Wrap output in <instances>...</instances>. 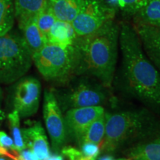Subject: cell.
<instances>
[{
	"mask_svg": "<svg viewBox=\"0 0 160 160\" xmlns=\"http://www.w3.org/2000/svg\"><path fill=\"white\" fill-rule=\"evenodd\" d=\"M131 160H160V132L155 137L133 145L128 151Z\"/></svg>",
	"mask_w": 160,
	"mask_h": 160,
	"instance_id": "9a60e30c",
	"label": "cell"
},
{
	"mask_svg": "<svg viewBox=\"0 0 160 160\" xmlns=\"http://www.w3.org/2000/svg\"><path fill=\"white\" fill-rule=\"evenodd\" d=\"M48 4V0H14L15 16L22 29Z\"/></svg>",
	"mask_w": 160,
	"mask_h": 160,
	"instance_id": "5bb4252c",
	"label": "cell"
},
{
	"mask_svg": "<svg viewBox=\"0 0 160 160\" xmlns=\"http://www.w3.org/2000/svg\"><path fill=\"white\" fill-rule=\"evenodd\" d=\"M8 122L10 129H11L12 139L14 142L16 149L18 152L22 151L25 148V142H24L22 130L20 126V116L19 113L13 110L8 114Z\"/></svg>",
	"mask_w": 160,
	"mask_h": 160,
	"instance_id": "44dd1931",
	"label": "cell"
},
{
	"mask_svg": "<svg viewBox=\"0 0 160 160\" xmlns=\"http://www.w3.org/2000/svg\"><path fill=\"white\" fill-rule=\"evenodd\" d=\"M17 160H39L31 150L25 148L19 152Z\"/></svg>",
	"mask_w": 160,
	"mask_h": 160,
	"instance_id": "484cf974",
	"label": "cell"
},
{
	"mask_svg": "<svg viewBox=\"0 0 160 160\" xmlns=\"http://www.w3.org/2000/svg\"><path fill=\"white\" fill-rule=\"evenodd\" d=\"M159 116L148 108L105 111V136L101 151L111 154L125 146L148 140L160 132Z\"/></svg>",
	"mask_w": 160,
	"mask_h": 160,
	"instance_id": "3957f363",
	"label": "cell"
},
{
	"mask_svg": "<svg viewBox=\"0 0 160 160\" xmlns=\"http://www.w3.org/2000/svg\"><path fill=\"white\" fill-rule=\"evenodd\" d=\"M105 113L98 118L88 128L78 146L84 143H93L101 146L105 136Z\"/></svg>",
	"mask_w": 160,
	"mask_h": 160,
	"instance_id": "d6986e66",
	"label": "cell"
},
{
	"mask_svg": "<svg viewBox=\"0 0 160 160\" xmlns=\"http://www.w3.org/2000/svg\"><path fill=\"white\" fill-rule=\"evenodd\" d=\"M122 11L128 14L134 16L141 8L145 5L147 0H122Z\"/></svg>",
	"mask_w": 160,
	"mask_h": 160,
	"instance_id": "d4e9b609",
	"label": "cell"
},
{
	"mask_svg": "<svg viewBox=\"0 0 160 160\" xmlns=\"http://www.w3.org/2000/svg\"><path fill=\"white\" fill-rule=\"evenodd\" d=\"M4 119V114H3V112L0 110V124H1L2 121Z\"/></svg>",
	"mask_w": 160,
	"mask_h": 160,
	"instance_id": "f546056e",
	"label": "cell"
},
{
	"mask_svg": "<svg viewBox=\"0 0 160 160\" xmlns=\"http://www.w3.org/2000/svg\"><path fill=\"white\" fill-rule=\"evenodd\" d=\"M45 160H65V158L61 154H51Z\"/></svg>",
	"mask_w": 160,
	"mask_h": 160,
	"instance_id": "4316f807",
	"label": "cell"
},
{
	"mask_svg": "<svg viewBox=\"0 0 160 160\" xmlns=\"http://www.w3.org/2000/svg\"><path fill=\"white\" fill-rule=\"evenodd\" d=\"M133 18L134 23L160 28V0H147Z\"/></svg>",
	"mask_w": 160,
	"mask_h": 160,
	"instance_id": "ac0fdd59",
	"label": "cell"
},
{
	"mask_svg": "<svg viewBox=\"0 0 160 160\" xmlns=\"http://www.w3.org/2000/svg\"><path fill=\"white\" fill-rule=\"evenodd\" d=\"M2 97V91H1V89H0V102H1Z\"/></svg>",
	"mask_w": 160,
	"mask_h": 160,
	"instance_id": "1f68e13d",
	"label": "cell"
},
{
	"mask_svg": "<svg viewBox=\"0 0 160 160\" xmlns=\"http://www.w3.org/2000/svg\"><path fill=\"white\" fill-rule=\"evenodd\" d=\"M116 10L104 0H84L71 24L79 37L91 35L114 21Z\"/></svg>",
	"mask_w": 160,
	"mask_h": 160,
	"instance_id": "8992f818",
	"label": "cell"
},
{
	"mask_svg": "<svg viewBox=\"0 0 160 160\" xmlns=\"http://www.w3.org/2000/svg\"><path fill=\"white\" fill-rule=\"evenodd\" d=\"M16 19L13 0H0V37L8 33Z\"/></svg>",
	"mask_w": 160,
	"mask_h": 160,
	"instance_id": "ffe728a7",
	"label": "cell"
},
{
	"mask_svg": "<svg viewBox=\"0 0 160 160\" xmlns=\"http://www.w3.org/2000/svg\"><path fill=\"white\" fill-rule=\"evenodd\" d=\"M78 36L71 22L57 20L47 35L48 43L70 47L75 45Z\"/></svg>",
	"mask_w": 160,
	"mask_h": 160,
	"instance_id": "4fadbf2b",
	"label": "cell"
},
{
	"mask_svg": "<svg viewBox=\"0 0 160 160\" xmlns=\"http://www.w3.org/2000/svg\"><path fill=\"white\" fill-rule=\"evenodd\" d=\"M18 153L13 139L4 131H0V156H7L10 159L17 160Z\"/></svg>",
	"mask_w": 160,
	"mask_h": 160,
	"instance_id": "603a6c76",
	"label": "cell"
},
{
	"mask_svg": "<svg viewBox=\"0 0 160 160\" xmlns=\"http://www.w3.org/2000/svg\"><path fill=\"white\" fill-rule=\"evenodd\" d=\"M119 25L114 21L85 37H78L77 77H94L106 88H111L118 59Z\"/></svg>",
	"mask_w": 160,
	"mask_h": 160,
	"instance_id": "7a4b0ae2",
	"label": "cell"
},
{
	"mask_svg": "<svg viewBox=\"0 0 160 160\" xmlns=\"http://www.w3.org/2000/svg\"><path fill=\"white\" fill-rule=\"evenodd\" d=\"M96 160H116L114 157L111 154H105L102 157H99Z\"/></svg>",
	"mask_w": 160,
	"mask_h": 160,
	"instance_id": "83f0119b",
	"label": "cell"
},
{
	"mask_svg": "<svg viewBox=\"0 0 160 160\" xmlns=\"http://www.w3.org/2000/svg\"><path fill=\"white\" fill-rule=\"evenodd\" d=\"M25 148L31 150L39 160H45L51 155L47 135L39 122H35L22 131Z\"/></svg>",
	"mask_w": 160,
	"mask_h": 160,
	"instance_id": "7c38bea8",
	"label": "cell"
},
{
	"mask_svg": "<svg viewBox=\"0 0 160 160\" xmlns=\"http://www.w3.org/2000/svg\"><path fill=\"white\" fill-rule=\"evenodd\" d=\"M33 62V55L22 37L9 32L0 37V83L22 79Z\"/></svg>",
	"mask_w": 160,
	"mask_h": 160,
	"instance_id": "5b68a950",
	"label": "cell"
},
{
	"mask_svg": "<svg viewBox=\"0 0 160 160\" xmlns=\"http://www.w3.org/2000/svg\"><path fill=\"white\" fill-rule=\"evenodd\" d=\"M133 27L146 56L160 73V28L138 23Z\"/></svg>",
	"mask_w": 160,
	"mask_h": 160,
	"instance_id": "8fae6325",
	"label": "cell"
},
{
	"mask_svg": "<svg viewBox=\"0 0 160 160\" xmlns=\"http://www.w3.org/2000/svg\"><path fill=\"white\" fill-rule=\"evenodd\" d=\"M106 88L100 83L88 80H80L62 97V103L66 109L103 106L108 102Z\"/></svg>",
	"mask_w": 160,
	"mask_h": 160,
	"instance_id": "52a82bcc",
	"label": "cell"
},
{
	"mask_svg": "<svg viewBox=\"0 0 160 160\" xmlns=\"http://www.w3.org/2000/svg\"><path fill=\"white\" fill-rule=\"evenodd\" d=\"M0 160H6L5 159H2V158H0Z\"/></svg>",
	"mask_w": 160,
	"mask_h": 160,
	"instance_id": "d6a6232c",
	"label": "cell"
},
{
	"mask_svg": "<svg viewBox=\"0 0 160 160\" xmlns=\"http://www.w3.org/2000/svg\"><path fill=\"white\" fill-rule=\"evenodd\" d=\"M119 47L124 91L160 117V73L146 56L133 25H119Z\"/></svg>",
	"mask_w": 160,
	"mask_h": 160,
	"instance_id": "6da1fadb",
	"label": "cell"
},
{
	"mask_svg": "<svg viewBox=\"0 0 160 160\" xmlns=\"http://www.w3.org/2000/svg\"><path fill=\"white\" fill-rule=\"evenodd\" d=\"M116 160H131L130 158H126V159H116Z\"/></svg>",
	"mask_w": 160,
	"mask_h": 160,
	"instance_id": "4dcf8cb0",
	"label": "cell"
},
{
	"mask_svg": "<svg viewBox=\"0 0 160 160\" xmlns=\"http://www.w3.org/2000/svg\"><path fill=\"white\" fill-rule=\"evenodd\" d=\"M43 116L53 149L59 152L65 147L68 133L65 118L58 99L53 92L45 91L44 94Z\"/></svg>",
	"mask_w": 160,
	"mask_h": 160,
	"instance_id": "ba28073f",
	"label": "cell"
},
{
	"mask_svg": "<svg viewBox=\"0 0 160 160\" xmlns=\"http://www.w3.org/2000/svg\"><path fill=\"white\" fill-rule=\"evenodd\" d=\"M57 20V18L53 14L48 4L36 17V22H37L38 27H39L40 31L46 36V37H47V35L48 34L49 31H51V28L54 25Z\"/></svg>",
	"mask_w": 160,
	"mask_h": 160,
	"instance_id": "7402d4cb",
	"label": "cell"
},
{
	"mask_svg": "<svg viewBox=\"0 0 160 160\" xmlns=\"http://www.w3.org/2000/svg\"><path fill=\"white\" fill-rule=\"evenodd\" d=\"M113 4V5H117L120 8H123V1L122 0H109Z\"/></svg>",
	"mask_w": 160,
	"mask_h": 160,
	"instance_id": "f1b7e54d",
	"label": "cell"
},
{
	"mask_svg": "<svg viewBox=\"0 0 160 160\" xmlns=\"http://www.w3.org/2000/svg\"><path fill=\"white\" fill-rule=\"evenodd\" d=\"M21 30L23 39L33 56L48 44L47 37L38 27L36 18L30 20Z\"/></svg>",
	"mask_w": 160,
	"mask_h": 160,
	"instance_id": "e0dca14e",
	"label": "cell"
},
{
	"mask_svg": "<svg viewBox=\"0 0 160 160\" xmlns=\"http://www.w3.org/2000/svg\"><path fill=\"white\" fill-rule=\"evenodd\" d=\"M84 0H48V5L60 21L72 22L79 13Z\"/></svg>",
	"mask_w": 160,
	"mask_h": 160,
	"instance_id": "2e32d148",
	"label": "cell"
},
{
	"mask_svg": "<svg viewBox=\"0 0 160 160\" xmlns=\"http://www.w3.org/2000/svg\"><path fill=\"white\" fill-rule=\"evenodd\" d=\"M33 61L40 74L48 81L67 82L77 76L78 61L75 45L62 47L48 43L33 54Z\"/></svg>",
	"mask_w": 160,
	"mask_h": 160,
	"instance_id": "277c9868",
	"label": "cell"
},
{
	"mask_svg": "<svg viewBox=\"0 0 160 160\" xmlns=\"http://www.w3.org/2000/svg\"><path fill=\"white\" fill-rule=\"evenodd\" d=\"M41 84L34 77H25L19 80L15 88L13 106L20 117H32L39 110Z\"/></svg>",
	"mask_w": 160,
	"mask_h": 160,
	"instance_id": "9c48e42d",
	"label": "cell"
},
{
	"mask_svg": "<svg viewBox=\"0 0 160 160\" xmlns=\"http://www.w3.org/2000/svg\"><path fill=\"white\" fill-rule=\"evenodd\" d=\"M105 113L103 106L79 108L66 111L64 118L68 136L78 144L91 123Z\"/></svg>",
	"mask_w": 160,
	"mask_h": 160,
	"instance_id": "30bf717a",
	"label": "cell"
},
{
	"mask_svg": "<svg viewBox=\"0 0 160 160\" xmlns=\"http://www.w3.org/2000/svg\"><path fill=\"white\" fill-rule=\"evenodd\" d=\"M83 160H96L101 153V146L93 143H84L79 146Z\"/></svg>",
	"mask_w": 160,
	"mask_h": 160,
	"instance_id": "cb8c5ba5",
	"label": "cell"
}]
</instances>
